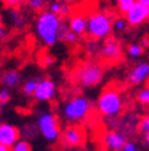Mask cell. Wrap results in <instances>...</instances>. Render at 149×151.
<instances>
[{"instance_id":"obj_1","label":"cell","mask_w":149,"mask_h":151,"mask_svg":"<svg viewBox=\"0 0 149 151\" xmlns=\"http://www.w3.org/2000/svg\"><path fill=\"white\" fill-rule=\"evenodd\" d=\"M105 70L102 65L96 61H86L82 62L75 68L73 73V78L75 84L79 85L81 88H94L99 82L102 81Z\"/></svg>"},{"instance_id":"obj_2","label":"cell","mask_w":149,"mask_h":151,"mask_svg":"<svg viewBox=\"0 0 149 151\" xmlns=\"http://www.w3.org/2000/svg\"><path fill=\"white\" fill-rule=\"evenodd\" d=\"M62 19L58 15L42 11L36 19V35L46 46H54L58 42V28Z\"/></svg>"},{"instance_id":"obj_3","label":"cell","mask_w":149,"mask_h":151,"mask_svg":"<svg viewBox=\"0 0 149 151\" xmlns=\"http://www.w3.org/2000/svg\"><path fill=\"white\" fill-rule=\"evenodd\" d=\"M124 99L117 88H106L99 94L97 101V109L105 117H115L122 112Z\"/></svg>"},{"instance_id":"obj_4","label":"cell","mask_w":149,"mask_h":151,"mask_svg":"<svg viewBox=\"0 0 149 151\" xmlns=\"http://www.w3.org/2000/svg\"><path fill=\"white\" fill-rule=\"evenodd\" d=\"M113 18L105 12H93L86 19V32L87 35L94 39H108L113 30Z\"/></svg>"},{"instance_id":"obj_5","label":"cell","mask_w":149,"mask_h":151,"mask_svg":"<svg viewBox=\"0 0 149 151\" xmlns=\"http://www.w3.org/2000/svg\"><path fill=\"white\" fill-rule=\"evenodd\" d=\"M93 108V103L86 96L78 94L67 100L62 107V115L67 122L77 123L86 119Z\"/></svg>"},{"instance_id":"obj_6","label":"cell","mask_w":149,"mask_h":151,"mask_svg":"<svg viewBox=\"0 0 149 151\" xmlns=\"http://www.w3.org/2000/svg\"><path fill=\"white\" fill-rule=\"evenodd\" d=\"M38 129L41 132V135L48 142L58 140L59 135H61L56 117L50 112H44L39 116V119H38Z\"/></svg>"},{"instance_id":"obj_7","label":"cell","mask_w":149,"mask_h":151,"mask_svg":"<svg viewBox=\"0 0 149 151\" xmlns=\"http://www.w3.org/2000/svg\"><path fill=\"white\" fill-rule=\"evenodd\" d=\"M98 54L101 58L109 61V62H115L120 61L122 57V45L117 39L109 38L103 42V45L99 47Z\"/></svg>"},{"instance_id":"obj_8","label":"cell","mask_w":149,"mask_h":151,"mask_svg":"<svg viewBox=\"0 0 149 151\" xmlns=\"http://www.w3.org/2000/svg\"><path fill=\"white\" fill-rule=\"evenodd\" d=\"M125 20H126L128 24L133 26V27L141 26L146 20H149V7L136 1L133 7L125 14Z\"/></svg>"},{"instance_id":"obj_9","label":"cell","mask_w":149,"mask_h":151,"mask_svg":"<svg viewBox=\"0 0 149 151\" xmlns=\"http://www.w3.org/2000/svg\"><path fill=\"white\" fill-rule=\"evenodd\" d=\"M56 92V86L55 82L50 78H43L38 81V85L35 88L34 92V99L36 101H41V103H44V101H50L51 99L55 96Z\"/></svg>"},{"instance_id":"obj_10","label":"cell","mask_w":149,"mask_h":151,"mask_svg":"<svg viewBox=\"0 0 149 151\" xmlns=\"http://www.w3.org/2000/svg\"><path fill=\"white\" fill-rule=\"evenodd\" d=\"M20 138V131L18 127L9 123H0V145L6 147H12Z\"/></svg>"},{"instance_id":"obj_11","label":"cell","mask_w":149,"mask_h":151,"mask_svg":"<svg viewBox=\"0 0 149 151\" xmlns=\"http://www.w3.org/2000/svg\"><path fill=\"white\" fill-rule=\"evenodd\" d=\"M85 140V132L81 127L71 126L63 131L62 134V142L65 146L68 147H78L81 146Z\"/></svg>"},{"instance_id":"obj_12","label":"cell","mask_w":149,"mask_h":151,"mask_svg":"<svg viewBox=\"0 0 149 151\" xmlns=\"http://www.w3.org/2000/svg\"><path fill=\"white\" fill-rule=\"evenodd\" d=\"M149 78V62H138L128 73V82L130 85H141Z\"/></svg>"},{"instance_id":"obj_13","label":"cell","mask_w":149,"mask_h":151,"mask_svg":"<svg viewBox=\"0 0 149 151\" xmlns=\"http://www.w3.org/2000/svg\"><path fill=\"white\" fill-rule=\"evenodd\" d=\"M126 140L125 134L120 131H109L103 136V145L109 151H122Z\"/></svg>"},{"instance_id":"obj_14","label":"cell","mask_w":149,"mask_h":151,"mask_svg":"<svg viewBox=\"0 0 149 151\" xmlns=\"http://www.w3.org/2000/svg\"><path fill=\"white\" fill-rule=\"evenodd\" d=\"M86 19H87L86 16L81 15V14H74L70 18V22H68L70 31L74 32L77 37L86 34Z\"/></svg>"},{"instance_id":"obj_15","label":"cell","mask_w":149,"mask_h":151,"mask_svg":"<svg viewBox=\"0 0 149 151\" xmlns=\"http://www.w3.org/2000/svg\"><path fill=\"white\" fill-rule=\"evenodd\" d=\"M0 82L7 89L16 88L20 84V73L16 70H7L0 76Z\"/></svg>"},{"instance_id":"obj_16","label":"cell","mask_w":149,"mask_h":151,"mask_svg":"<svg viewBox=\"0 0 149 151\" xmlns=\"http://www.w3.org/2000/svg\"><path fill=\"white\" fill-rule=\"evenodd\" d=\"M9 18H11V20L14 22V26H15L16 28H22L26 23L24 18H23L22 14L19 12L16 8H12L11 11H9Z\"/></svg>"},{"instance_id":"obj_17","label":"cell","mask_w":149,"mask_h":151,"mask_svg":"<svg viewBox=\"0 0 149 151\" xmlns=\"http://www.w3.org/2000/svg\"><path fill=\"white\" fill-rule=\"evenodd\" d=\"M136 99L143 107H149V86L141 88L140 91L137 92Z\"/></svg>"},{"instance_id":"obj_18","label":"cell","mask_w":149,"mask_h":151,"mask_svg":"<svg viewBox=\"0 0 149 151\" xmlns=\"http://www.w3.org/2000/svg\"><path fill=\"white\" fill-rule=\"evenodd\" d=\"M38 85V80L35 78H31V80H27V81L23 84V93L26 94V96H32L35 92V88H36Z\"/></svg>"},{"instance_id":"obj_19","label":"cell","mask_w":149,"mask_h":151,"mask_svg":"<svg viewBox=\"0 0 149 151\" xmlns=\"http://www.w3.org/2000/svg\"><path fill=\"white\" fill-rule=\"evenodd\" d=\"M117 1V8H118V11L121 14H126L129 9L133 7V4L136 3L137 0H115Z\"/></svg>"},{"instance_id":"obj_20","label":"cell","mask_w":149,"mask_h":151,"mask_svg":"<svg viewBox=\"0 0 149 151\" xmlns=\"http://www.w3.org/2000/svg\"><path fill=\"white\" fill-rule=\"evenodd\" d=\"M28 7L32 9V11H38V12H42L43 8L46 7L47 0H27Z\"/></svg>"},{"instance_id":"obj_21","label":"cell","mask_w":149,"mask_h":151,"mask_svg":"<svg viewBox=\"0 0 149 151\" xmlns=\"http://www.w3.org/2000/svg\"><path fill=\"white\" fill-rule=\"evenodd\" d=\"M144 49L140 46L138 43H130L128 46V55L133 57V58H137V57H141Z\"/></svg>"},{"instance_id":"obj_22","label":"cell","mask_w":149,"mask_h":151,"mask_svg":"<svg viewBox=\"0 0 149 151\" xmlns=\"http://www.w3.org/2000/svg\"><path fill=\"white\" fill-rule=\"evenodd\" d=\"M9 151H31V145L27 140H18L12 147H9Z\"/></svg>"},{"instance_id":"obj_23","label":"cell","mask_w":149,"mask_h":151,"mask_svg":"<svg viewBox=\"0 0 149 151\" xmlns=\"http://www.w3.org/2000/svg\"><path fill=\"white\" fill-rule=\"evenodd\" d=\"M68 31H70L68 24H66L65 22H62V20H61V24H59V28H58V41L65 42Z\"/></svg>"},{"instance_id":"obj_24","label":"cell","mask_w":149,"mask_h":151,"mask_svg":"<svg viewBox=\"0 0 149 151\" xmlns=\"http://www.w3.org/2000/svg\"><path fill=\"white\" fill-rule=\"evenodd\" d=\"M112 26L117 31H124L125 28L128 27V23H126V20H125V18H114Z\"/></svg>"},{"instance_id":"obj_25","label":"cell","mask_w":149,"mask_h":151,"mask_svg":"<svg viewBox=\"0 0 149 151\" xmlns=\"http://www.w3.org/2000/svg\"><path fill=\"white\" fill-rule=\"evenodd\" d=\"M63 4H65V1H61V0H55V1H53V3H50L48 11L59 16V14H61V9H62Z\"/></svg>"},{"instance_id":"obj_26","label":"cell","mask_w":149,"mask_h":151,"mask_svg":"<svg viewBox=\"0 0 149 151\" xmlns=\"http://www.w3.org/2000/svg\"><path fill=\"white\" fill-rule=\"evenodd\" d=\"M138 131H140L141 134H145V132L149 131V113L145 115V116L138 122Z\"/></svg>"},{"instance_id":"obj_27","label":"cell","mask_w":149,"mask_h":151,"mask_svg":"<svg viewBox=\"0 0 149 151\" xmlns=\"http://www.w3.org/2000/svg\"><path fill=\"white\" fill-rule=\"evenodd\" d=\"M11 100V93H9V89L7 88H1L0 89V107L7 104Z\"/></svg>"},{"instance_id":"obj_28","label":"cell","mask_w":149,"mask_h":151,"mask_svg":"<svg viewBox=\"0 0 149 151\" xmlns=\"http://www.w3.org/2000/svg\"><path fill=\"white\" fill-rule=\"evenodd\" d=\"M54 63H55V57L54 55L46 54V55L42 58V66H44V68H48V66L54 65Z\"/></svg>"},{"instance_id":"obj_29","label":"cell","mask_w":149,"mask_h":151,"mask_svg":"<svg viewBox=\"0 0 149 151\" xmlns=\"http://www.w3.org/2000/svg\"><path fill=\"white\" fill-rule=\"evenodd\" d=\"M1 1H3V4L6 7H8V8H18L24 0H1Z\"/></svg>"},{"instance_id":"obj_30","label":"cell","mask_w":149,"mask_h":151,"mask_svg":"<svg viewBox=\"0 0 149 151\" xmlns=\"http://www.w3.org/2000/svg\"><path fill=\"white\" fill-rule=\"evenodd\" d=\"M122 151H137V145L132 140H126V143L122 147Z\"/></svg>"},{"instance_id":"obj_31","label":"cell","mask_w":149,"mask_h":151,"mask_svg":"<svg viewBox=\"0 0 149 151\" xmlns=\"http://www.w3.org/2000/svg\"><path fill=\"white\" fill-rule=\"evenodd\" d=\"M143 49H146V47H149V38L148 37H144L143 39H141V45H140Z\"/></svg>"},{"instance_id":"obj_32","label":"cell","mask_w":149,"mask_h":151,"mask_svg":"<svg viewBox=\"0 0 149 151\" xmlns=\"http://www.w3.org/2000/svg\"><path fill=\"white\" fill-rule=\"evenodd\" d=\"M4 37H6V28H4L3 26H0V39Z\"/></svg>"},{"instance_id":"obj_33","label":"cell","mask_w":149,"mask_h":151,"mask_svg":"<svg viewBox=\"0 0 149 151\" xmlns=\"http://www.w3.org/2000/svg\"><path fill=\"white\" fill-rule=\"evenodd\" d=\"M144 139H145V143H146V146H148V147H149V131L144 134Z\"/></svg>"},{"instance_id":"obj_34","label":"cell","mask_w":149,"mask_h":151,"mask_svg":"<svg viewBox=\"0 0 149 151\" xmlns=\"http://www.w3.org/2000/svg\"><path fill=\"white\" fill-rule=\"evenodd\" d=\"M138 3H143V4H145V6H148L149 7V0H137Z\"/></svg>"},{"instance_id":"obj_35","label":"cell","mask_w":149,"mask_h":151,"mask_svg":"<svg viewBox=\"0 0 149 151\" xmlns=\"http://www.w3.org/2000/svg\"><path fill=\"white\" fill-rule=\"evenodd\" d=\"M0 151H9V147H6V146L0 145Z\"/></svg>"},{"instance_id":"obj_36","label":"cell","mask_w":149,"mask_h":151,"mask_svg":"<svg viewBox=\"0 0 149 151\" xmlns=\"http://www.w3.org/2000/svg\"><path fill=\"white\" fill-rule=\"evenodd\" d=\"M0 26H3V16H1V14H0Z\"/></svg>"},{"instance_id":"obj_37","label":"cell","mask_w":149,"mask_h":151,"mask_svg":"<svg viewBox=\"0 0 149 151\" xmlns=\"http://www.w3.org/2000/svg\"><path fill=\"white\" fill-rule=\"evenodd\" d=\"M0 115H1V107H0Z\"/></svg>"}]
</instances>
